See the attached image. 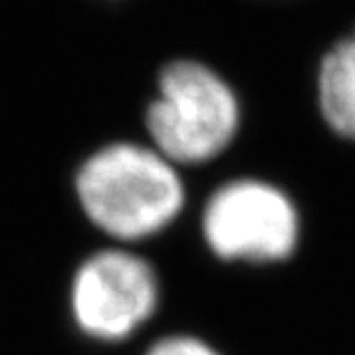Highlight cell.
Wrapping results in <instances>:
<instances>
[{
	"mask_svg": "<svg viewBox=\"0 0 355 355\" xmlns=\"http://www.w3.org/2000/svg\"><path fill=\"white\" fill-rule=\"evenodd\" d=\"M76 198L102 233L118 243H139L180 217L184 182L180 168L153 146L116 141L76 171Z\"/></svg>",
	"mask_w": 355,
	"mask_h": 355,
	"instance_id": "obj_1",
	"label": "cell"
},
{
	"mask_svg": "<svg viewBox=\"0 0 355 355\" xmlns=\"http://www.w3.org/2000/svg\"><path fill=\"white\" fill-rule=\"evenodd\" d=\"M243 109L231 83L201 60H171L159 72L157 95L146 109L150 146L168 162L196 166L229 150Z\"/></svg>",
	"mask_w": 355,
	"mask_h": 355,
	"instance_id": "obj_2",
	"label": "cell"
},
{
	"mask_svg": "<svg viewBox=\"0 0 355 355\" xmlns=\"http://www.w3.org/2000/svg\"><path fill=\"white\" fill-rule=\"evenodd\" d=\"M201 236L224 263L272 266L297 252L302 219L282 187L261 178H236L219 184L205 201Z\"/></svg>",
	"mask_w": 355,
	"mask_h": 355,
	"instance_id": "obj_3",
	"label": "cell"
},
{
	"mask_svg": "<svg viewBox=\"0 0 355 355\" xmlns=\"http://www.w3.org/2000/svg\"><path fill=\"white\" fill-rule=\"evenodd\" d=\"M157 307L159 279L153 263L125 247L88 257L69 286L76 328L97 342H125L150 321Z\"/></svg>",
	"mask_w": 355,
	"mask_h": 355,
	"instance_id": "obj_4",
	"label": "cell"
},
{
	"mask_svg": "<svg viewBox=\"0 0 355 355\" xmlns=\"http://www.w3.org/2000/svg\"><path fill=\"white\" fill-rule=\"evenodd\" d=\"M316 97L325 125L337 137L355 141V28L323 53Z\"/></svg>",
	"mask_w": 355,
	"mask_h": 355,
	"instance_id": "obj_5",
	"label": "cell"
},
{
	"mask_svg": "<svg viewBox=\"0 0 355 355\" xmlns=\"http://www.w3.org/2000/svg\"><path fill=\"white\" fill-rule=\"evenodd\" d=\"M144 355H222L210 342L196 335H166Z\"/></svg>",
	"mask_w": 355,
	"mask_h": 355,
	"instance_id": "obj_6",
	"label": "cell"
}]
</instances>
